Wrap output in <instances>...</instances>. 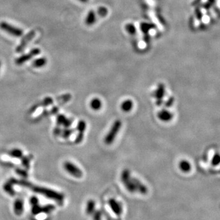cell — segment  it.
I'll return each instance as SVG.
<instances>
[{"label": "cell", "instance_id": "9a60e30c", "mask_svg": "<svg viewBox=\"0 0 220 220\" xmlns=\"http://www.w3.org/2000/svg\"><path fill=\"white\" fill-rule=\"evenodd\" d=\"M96 20L97 18L95 12L94 11H90L85 18V23L88 26H92L95 23Z\"/></svg>", "mask_w": 220, "mask_h": 220}, {"label": "cell", "instance_id": "d4e9b609", "mask_svg": "<svg viewBox=\"0 0 220 220\" xmlns=\"http://www.w3.org/2000/svg\"><path fill=\"white\" fill-rule=\"evenodd\" d=\"M55 207L52 204H48L46 205L44 207H41V212L42 213H48L54 210Z\"/></svg>", "mask_w": 220, "mask_h": 220}, {"label": "cell", "instance_id": "3957f363", "mask_svg": "<svg viewBox=\"0 0 220 220\" xmlns=\"http://www.w3.org/2000/svg\"><path fill=\"white\" fill-rule=\"evenodd\" d=\"M121 180L128 192L131 193L136 192V188L132 181V177L131 176L130 172L128 169H125L122 171L121 174Z\"/></svg>", "mask_w": 220, "mask_h": 220}, {"label": "cell", "instance_id": "ac0fdd59", "mask_svg": "<svg viewBox=\"0 0 220 220\" xmlns=\"http://www.w3.org/2000/svg\"><path fill=\"white\" fill-rule=\"evenodd\" d=\"M47 63V59L45 57H40L35 59L33 62L32 65L36 68H40L45 66Z\"/></svg>", "mask_w": 220, "mask_h": 220}, {"label": "cell", "instance_id": "7a4b0ae2", "mask_svg": "<svg viewBox=\"0 0 220 220\" xmlns=\"http://www.w3.org/2000/svg\"><path fill=\"white\" fill-rule=\"evenodd\" d=\"M121 127H122V122L121 120L117 119L114 122L108 133L107 134V135L105 137L104 141L106 144L110 145L114 142V140L116 138L117 135L118 134L119 131L121 128Z\"/></svg>", "mask_w": 220, "mask_h": 220}, {"label": "cell", "instance_id": "ffe728a7", "mask_svg": "<svg viewBox=\"0 0 220 220\" xmlns=\"http://www.w3.org/2000/svg\"><path fill=\"white\" fill-rule=\"evenodd\" d=\"M133 107V102L131 100H126L124 101L121 105V108L124 112H128L132 110Z\"/></svg>", "mask_w": 220, "mask_h": 220}, {"label": "cell", "instance_id": "e0dca14e", "mask_svg": "<svg viewBox=\"0 0 220 220\" xmlns=\"http://www.w3.org/2000/svg\"><path fill=\"white\" fill-rule=\"evenodd\" d=\"M96 204L95 202L93 199H89L86 205V213L88 215H92L94 212L95 210Z\"/></svg>", "mask_w": 220, "mask_h": 220}, {"label": "cell", "instance_id": "d590c367", "mask_svg": "<svg viewBox=\"0 0 220 220\" xmlns=\"http://www.w3.org/2000/svg\"><path fill=\"white\" fill-rule=\"evenodd\" d=\"M30 203L32 205L37 204H39V199L36 196H33V197L31 198V199H30Z\"/></svg>", "mask_w": 220, "mask_h": 220}, {"label": "cell", "instance_id": "44dd1931", "mask_svg": "<svg viewBox=\"0 0 220 220\" xmlns=\"http://www.w3.org/2000/svg\"><path fill=\"white\" fill-rule=\"evenodd\" d=\"M180 169L183 172H188L191 169V164L186 160H182L179 164Z\"/></svg>", "mask_w": 220, "mask_h": 220}, {"label": "cell", "instance_id": "30bf717a", "mask_svg": "<svg viewBox=\"0 0 220 220\" xmlns=\"http://www.w3.org/2000/svg\"><path fill=\"white\" fill-rule=\"evenodd\" d=\"M165 95V86L162 83L158 85V87L154 92V97L156 99V105L160 106L163 103V99Z\"/></svg>", "mask_w": 220, "mask_h": 220}, {"label": "cell", "instance_id": "2e32d148", "mask_svg": "<svg viewBox=\"0 0 220 220\" xmlns=\"http://www.w3.org/2000/svg\"><path fill=\"white\" fill-rule=\"evenodd\" d=\"M14 185V184L12 182V181L11 179H9L7 182H6L3 185V190H4V191H6L7 193L11 195L12 196H13L16 194V192H15L14 188H13Z\"/></svg>", "mask_w": 220, "mask_h": 220}, {"label": "cell", "instance_id": "484cf974", "mask_svg": "<svg viewBox=\"0 0 220 220\" xmlns=\"http://www.w3.org/2000/svg\"><path fill=\"white\" fill-rule=\"evenodd\" d=\"M93 220H102V213L100 210H95L92 214Z\"/></svg>", "mask_w": 220, "mask_h": 220}, {"label": "cell", "instance_id": "4316f807", "mask_svg": "<svg viewBox=\"0 0 220 220\" xmlns=\"http://www.w3.org/2000/svg\"><path fill=\"white\" fill-rule=\"evenodd\" d=\"M66 119H67L66 117L63 114L57 115V117H56V123H57V126H60L62 125Z\"/></svg>", "mask_w": 220, "mask_h": 220}, {"label": "cell", "instance_id": "52a82bcc", "mask_svg": "<svg viewBox=\"0 0 220 220\" xmlns=\"http://www.w3.org/2000/svg\"><path fill=\"white\" fill-rule=\"evenodd\" d=\"M64 167L67 172L76 178H81L83 176L82 171L70 162H66L64 163Z\"/></svg>", "mask_w": 220, "mask_h": 220}, {"label": "cell", "instance_id": "1f68e13d", "mask_svg": "<svg viewBox=\"0 0 220 220\" xmlns=\"http://www.w3.org/2000/svg\"><path fill=\"white\" fill-rule=\"evenodd\" d=\"M175 101V99L173 96L170 97L165 103V107L166 108H169L173 105Z\"/></svg>", "mask_w": 220, "mask_h": 220}, {"label": "cell", "instance_id": "8fae6325", "mask_svg": "<svg viewBox=\"0 0 220 220\" xmlns=\"http://www.w3.org/2000/svg\"><path fill=\"white\" fill-rule=\"evenodd\" d=\"M132 181L136 188V192H138L142 195H146L148 191L146 186L142 183L140 180L135 177H132Z\"/></svg>", "mask_w": 220, "mask_h": 220}, {"label": "cell", "instance_id": "6da1fadb", "mask_svg": "<svg viewBox=\"0 0 220 220\" xmlns=\"http://www.w3.org/2000/svg\"><path fill=\"white\" fill-rule=\"evenodd\" d=\"M16 185H19L21 186L31 189L33 191L40 194L48 199H53L58 203L62 202L64 199V195L61 193L49 188L34 185L25 180H17Z\"/></svg>", "mask_w": 220, "mask_h": 220}, {"label": "cell", "instance_id": "e575fe53", "mask_svg": "<svg viewBox=\"0 0 220 220\" xmlns=\"http://www.w3.org/2000/svg\"><path fill=\"white\" fill-rule=\"evenodd\" d=\"M127 31H128L130 33L134 34L135 32V28L133 25H127Z\"/></svg>", "mask_w": 220, "mask_h": 220}, {"label": "cell", "instance_id": "8992f818", "mask_svg": "<svg viewBox=\"0 0 220 220\" xmlns=\"http://www.w3.org/2000/svg\"><path fill=\"white\" fill-rule=\"evenodd\" d=\"M40 53V50L38 48H33L30 52H29L26 54L22 55L18 57L16 60L15 62L17 65L21 66L23 65L24 63L26 62L27 61L31 59L33 57L36 56L37 55H39Z\"/></svg>", "mask_w": 220, "mask_h": 220}, {"label": "cell", "instance_id": "5b68a950", "mask_svg": "<svg viewBox=\"0 0 220 220\" xmlns=\"http://www.w3.org/2000/svg\"><path fill=\"white\" fill-rule=\"evenodd\" d=\"M36 36V31L31 30L29 31L25 36L23 37L21 42L18 44V46L16 47V51L17 53H21L24 51L26 47L28 45V44L32 40V39Z\"/></svg>", "mask_w": 220, "mask_h": 220}, {"label": "cell", "instance_id": "277c9868", "mask_svg": "<svg viewBox=\"0 0 220 220\" xmlns=\"http://www.w3.org/2000/svg\"><path fill=\"white\" fill-rule=\"evenodd\" d=\"M0 28L12 36L18 37L23 34V31L22 29L14 26L6 21L0 22Z\"/></svg>", "mask_w": 220, "mask_h": 220}, {"label": "cell", "instance_id": "7c38bea8", "mask_svg": "<svg viewBox=\"0 0 220 220\" xmlns=\"http://www.w3.org/2000/svg\"><path fill=\"white\" fill-rule=\"evenodd\" d=\"M53 103H54V99H52V97H46L42 102H40V103L34 105L31 108L30 112H31V113L33 112L34 111H36L40 107H48V106H50V105H52Z\"/></svg>", "mask_w": 220, "mask_h": 220}, {"label": "cell", "instance_id": "cb8c5ba5", "mask_svg": "<svg viewBox=\"0 0 220 220\" xmlns=\"http://www.w3.org/2000/svg\"><path fill=\"white\" fill-rule=\"evenodd\" d=\"M71 98H72V95L70 94H64V95H62L57 97L56 99V100L61 101L62 103H65L70 101Z\"/></svg>", "mask_w": 220, "mask_h": 220}, {"label": "cell", "instance_id": "f546056e", "mask_svg": "<svg viewBox=\"0 0 220 220\" xmlns=\"http://www.w3.org/2000/svg\"><path fill=\"white\" fill-rule=\"evenodd\" d=\"M108 13V10L105 7H100L98 9V14L100 17H105Z\"/></svg>", "mask_w": 220, "mask_h": 220}, {"label": "cell", "instance_id": "836d02e7", "mask_svg": "<svg viewBox=\"0 0 220 220\" xmlns=\"http://www.w3.org/2000/svg\"><path fill=\"white\" fill-rule=\"evenodd\" d=\"M72 124V119H66V121H64V122L63 123V126L65 128H69Z\"/></svg>", "mask_w": 220, "mask_h": 220}, {"label": "cell", "instance_id": "9c48e42d", "mask_svg": "<svg viewBox=\"0 0 220 220\" xmlns=\"http://www.w3.org/2000/svg\"><path fill=\"white\" fill-rule=\"evenodd\" d=\"M108 205L111 211L117 217L121 216L123 213L122 205L120 202L117 201L114 198H111L108 201Z\"/></svg>", "mask_w": 220, "mask_h": 220}, {"label": "cell", "instance_id": "f1b7e54d", "mask_svg": "<svg viewBox=\"0 0 220 220\" xmlns=\"http://www.w3.org/2000/svg\"><path fill=\"white\" fill-rule=\"evenodd\" d=\"M41 207L40 206V205L39 204H36V205H32V209H31V212H32V213L34 215H38L41 212Z\"/></svg>", "mask_w": 220, "mask_h": 220}, {"label": "cell", "instance_id": "603a6c76", "mask_svg": "<svg viewBox=\"0 0 220 220\" xmlns=\"http://www.w3.org/2000/svg\"><path fill=\"white\" fill-rule=\"evenodd\" d=\"M33 158L32 156H23L21 159V163L22 165L25 167V169H29L30 168V162L31 160Z\"/></svg>", "mask_w": 220, "mask_h": 220}, {"label": "cell", "instance_id": "5bb4252c", "mask_svg": "<svg viewBox=\"0 0 220 220\" xmlns=\"http://www.w3.org/2000/svg\"><path fill=\"white\" fill-rule=\"evenodd\" d=\"M14 212L16 215L20 216L23 212V201L20 199H16L14 203Z\"/></svg>", "mask_w": 220, "mask_h": 220}, {"label": "cell", "instance_id": "83f0119b", "mask_svg": "<svg viewBox=\"0 0 220 220\" xmlns=\"http://www.w3.org/2000/svg\"><path fill=\"white\" fill-rule=\"evenodd\" d=\"M74 131V130L72 128H66L65 130H64L62 132V137L64 138H68Z\"/></svg>", "mask_w": 220, "mask_h": 220}, {"label": "cell", "instance_id": "d6a6232c", "mask_svg": "<svg viewBox=\"0 0 220 220\" xmlns=\"http://www.w3.org/2000/svg\"><path fill=\"white\" fill-rule=\"evenodd\" d=\"M220 155L218 154H215L213 158H212V164L213 166H217L220 164Z\"/></svg>", "mask_w": 220, "mask_h": 220}, {"label": "cell", "instance_id": "8d00e7d4", "mask_svg": "<svg viewBox=\"0 0 220 220\" xmlns=\"http://www.w3.org/2000/svg\"><path fill=\"white\" fill-rule=\"evenodd\" d=\"M54 134H55V135H59V134H61V128H59V127H56V128L54 129Z\"/></svg>", "mask_w": 220, "mask_h": 220}, {"label": "cell", "instance_id": "4dcf8cb0", "mask_svg": "<svg viewBox=\"0 0 220 220\" xmlns=\"http://www.w3.org/2000/svg\"><path fill=\"white\" fill-rule=\"evenodd\" d=\"M16 172H17V174H18L19 176H21V177H23L24 178H27L28 176V174L27 171H25V170L20 169V168H17V169H16Z\"/></svg>", "mask_w": 220, "mask_h": 220}, {"label": "cell", "instance_id": "74e56055", "mask_svg": "<svg viewBox=\"0 0 220 220\" xmlns=\"http://www.w3.org/2000/svg\"><path fill=\"white\" fill-rule=\"evenodd\" d=\"M78 1H80V2H87L89 0H78Z\"/></svg>", "mask_w": 220, "mask_h": 220}, {"label": "cell", "instance_id": "d6986e66", "mask_svg": "<svg viewBox=\"0 0 220 220\" xmlns=\"http://www.w3.org/2000/svg\"><path fill=\"white\" fill-rule=\"evenodd\" d=\"M102 106V101L98 98H94L92 99L90 102V107L94 111L100 110Z\"/></svg>", "mask_w": 220, "mask_h": 220}, {"label": "cell", "instance_id": "ba28073f", "mask_svg": "<svg viewBox=\"0 0 220 220\" xmlns=\"http://www.w3.org/2000/svg\"><path fill=\"white\" fill-rule=\"evenodd\" d=\"M86 129V123L84 120H80L76 126V130L78 131V135L75 140V143L76 144H80L82 142L84 139L85 131Z\"/></svg>", "mask_w": 220, "mask_h": 220}, {"label": "cell", "instance_id": "f35d334b", "mask_svg": "<svg viewBox=\"0 0 220 220\" xmlns=\"http://www.w3.org/2000/svg\"><path fill=\"white\" fill-rule=\"evenodd\" d=\"M1 61H0V68H1Z\"/></svg>", "mask_w": 220, "mask_h": 220}, {"label": "cell", "instance_id": "4fadbf2b", "mask_svg": "<svg viewBox=\"0 0 220 220\" xmlns=\"http://www.w3.org/2000/svg\"><path fill=\"white\" fill-rule=\"evenodd\" d=\"M158 117L162 121L168 122L173 118V114L168 110L163 109L158 112Z\"/></svg>", "mask_w": 220, "mask_h": 220}, {"label": "cell", "instance_id": "7402d4cb", "mask_svg": "<svg viewBox=\"0 0 220 220\" xmlns=\"http://www.w3.org/2000/svg\"><path fill=\"white\" fill-rule=\"evenodd\" d=\"M9 155L12 158H21L23 156V151L19 149H13L9 152Z\"/></svg>", "mask_w": 220, "mask_h": 220}]
</instances>
